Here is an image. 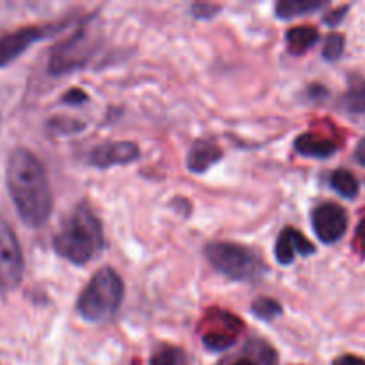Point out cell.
<instances>
[{
	"mask_svg": "<svg viewBox=\"0 0 365 365\" xmlns=\"http://www.w3.org/2000/svg\"><path fill=\"white\" fill-rule=\"evenodd\" d=\"M103 248L102 223L88 203H81L53 235V250L75 266L91 262Z\"/></svg>",
	"mask_w": 365,
	"mask_h": 365,
	"instance_id": "2",
	"label": "cell"
},
{
	"mask_svg": "<svg viewBox=\"0 0 365 365\" xmlns=\"http://www.w3.org/2000/svg\"><path fill=\"white\" fill-rule=\"evenodd\" d=\"M223 152L212 141H196L187 155V168L192 173H205L210 166L220 163Z\"/></svg>",
	"mask_w": 365,
	"mask_h": 365,
	"instance_id": "12",
	"label": "cell"
},
{
	"mask_svg": "<svg viewBox=\"0 0 365 365\" xmlns=\"http://www.w3.org/2000/svg\"><path fill=\"white\" fill-rule=\"evenodd\" d=\"M252 312L255 314V317L262 321H271L274 317H278L282 314V305L277 299L271 298H259L252 305Z\"/></svg>",
	"mask_w": 365,
	"mask_h": 365,
	"instance_id": "19",
	"label": "cell"
},
{
	"mask_svg": "<svg viewBox=\"0 0 365 365\" xmlns=\"http://www.w3.org/2000/svg\"><path fill=\"white\" fill-rule=\"evenodd\" d=\"M341 107L348 114H365V78L362 75H351L348 89L341 98Z\"/></svg>",
	"mask_w": 365,
	"mask_h": 365,
	"instance_id": "14",
	"label": "cell"
},
{
	"mask_svg": "<svg viewBox=\"0 0 365 365\" xmlns=\"http://www.w3.org/2000/svg\"><path fill=\"white\" fill-rule=\"evenodd\" d=\"M324 6L327 2L323 0H280L277 4V16L280 20H291V18L323 9Z\"/></svg>",
	"mask_w": 365,
	"mask_h": 365,
	"instance_id": "16",
	"label": "cell"
},
{
	"mask_svg": "<svg viewBox=\"0 0 365 365\" xmlns=\"http://www.w3.org/2000/svg\"><path fill=\"white\" fill-rule=\"evenodd\" d=\"M242 334V321L234 314L212 310L202 324L203 346L210 351H225L237 342Z\"/></svg>",
	"mask_w": 365,
	"mask_h": 365,
	"instance_id": "5",
	"label": "cell"
},
{
	"mask_svg": "<svg viewBox=\"0 0 365 365\" xmlns=\"http://www.w3.org/2000/svg\"><path fill=\"white\" fill-rule=\"evenodd\" d=\"M346 39L344 36L339 34V32H331L327 38V43H324L323 56L327 61H337L341 59L342 53H344Z\"/></svg>",
	"mask_w": 365,
	"mask_h": 365,
	"instance_id": "20",
	"label": "cell"
},
{
	"mask_svg": "<svg viewBox=\"0 0 365 365\" xmlns=\"http://www.w3.org/2000/svg\"><path fill=\"white\" fill-rule=\"evenodd\" d=\"M50 32H52L50 27H24L0 36V68L21 56L29 46L34 45L38 39L48 36Z\"/></svg>",
	"mask_w": 365,
	"mask_h": 365,
	"instance_id": "9",
	"label": "cell"
},
{
	"mask_svg": "<svg viewBox=\"0 0 365 365\" xmlns=\"http://www.w3.org/2000/svg\"><path fill=\"white\" fill-rule=\"evenodd\" d=\"M253 355H255L257 365H278V356L273 351L269 344L266 342H257V344H250Z\"/></svg>",
	"mask_w": 365,
	"mask_h": 365,
	"instance_id": "21",
	"label": "cell"
},
{
	"mask_svg": "<svg viewBox=\"0 0 365 365\" xmlns=\"http://www.w3.org/2000/svg\"><path fill=\"white\" fill-rule=\"evenodd\" d=\"M331 365H365V360L356 355H342L339 359H335Z\"/></svg>",
	"mask_w": 365,
	"mask_h": 365,
	"instance_id": "25",
	"label": "cell"
},
{
	"mask_svg": "<svg viewBox=\"0 0 365 365\" xmlns=\"http://www.w3.org/2000/svg\"><path fill=\"white\" fill-rule=\"evenodd\" d=\"M294 148L299 155L314 157V159H328L334 153H337L339 146L334 141L319 138L316 134H302L296 138Z\"/></svg>",
	"mask_w": 365,
	"mask_h": 365,
	"instance_id": "13",
	"label": "cell"
},
{
	"mask_svg": "<svg viewBox=\"0 0 365 365\" xmlns=\"http://www.w3.org/2000/svg\"><path fill=\"white\" fill-rule=\"evenodd\" d=\"M355 246L360 253L365 257V217L359 223L355 232Z\"/></svg>",
	"mask_w": 365,
	"mask_h": 365,
	"instance_id": "23",
	"label": "cell"
},
{
	"mask_svg": "<svg viewBox=\"0 0 365 365\" xmlns=\"http://www.w3.org/2000/svg\"><path fill=\"white\" fill-rule=\"evenodd\" d=\"M285 39H287L289 52L294 56H302L319 41V32L310 25H299V27H292L291 31H287Z\"/></svg>",
	"mask_w": 365,
	"mask_h": 365,
	"instance_id": "15",
	"label": "cell"
},
{
	"mask_svg": "<svg viewBox=\"0 0 365 365\" xmlns=\"http://www.w3.org/2000/svg\"><path fill=\"white\" fill-rule=\"evenodd\" d=\"M355 160L360 164V166L365 168V138L360 139V143L355 148Z\"/></svg>",
	"mask_w": 365,
	"mask_h": 365,
	"instance_id": "26",
	"label": "cell"
},
{
	"mask_svg": "<svg viewBox=\"0 0 365 365\" xmlns=\"http://www.w3.org/2000/svg\"><path fill=\"white\" fill-rule=\"evenodd\" d=\"M330 185L334 187L335 192H339L342 198H348V200H355L360 191L359 180H356L355 175L348 170L334 171L330 177Z\"/></svg>",
	"mask_w": 365,
	"mask_h": 365,
	"instance_id": "17",
	"label": "cell"
},
{
	"mask_svg": "<svg viewBox=\"0 0 365 365\" xmlns=\"http://www.w3.org/2000/svg\"><path fill=\"white\" fill-rule=\"evenodd\" d=\"M230 365H257V364H255V360H253V359H248V356H242V359L235 360V362L230 364Z\"/></svg>",
	"mask_w": 365,
	"mask_h": 365,
	"instance_id": "27",
	"label": "cell"
},
{
	"mask_svg": "<svg viewBox=\"0 0 365 365\" xmlns=\"http://www.w3.org/2000/svg\"><path fill=\"white\" fill-rule=\"evenodd\" d=\"M6 182L21 221L31 228L43 227L52 214V189L41 160L27 148L13 150Z\"/></svg>",
	"mask_w": 365,
	"mask_h": 365,
	"instance_id": "1",
	"label": "cell"
},
{
	"mask_svg": "<svg viewBox=\"0 0 365 365\" xmlns=\"http://www.w3.org/2000/svg\"><path fill=\"white\" fill-rule=\"evenodd\" d=\"M123 280L110 267H103L89 280L78 296L77 310L89 323H103L110 319L123 302Z\"/></svg>",
	"mask_w": 365,
	"mask_h": 365,
	"instance_id": "3",
	"label": "cell"
},
{
	"mask_svg": "<svg viewBox=\"0 0 365 365\" xmlns=\"http://www.w3.org/2000/svg\"><path fill=\"white\" fill-rule=\"evenodd\" d=\"M348 9H349V6H342L341 9L331 11L330 14H327V16H324V24L330 25V27H335V25H339L342 20H344V16H346V13H348Z\"/></svg>",
	"mask_w": 365,
	"mask_h": 365,
	"instance_id": "22",
	"label": "cell"
},
{
	"mask_svg": "<svg viewBox=\"0 0 365 365\" xmlns=\"http://www.w3.org/2000/svg\"><path fill=\"white\" fill-rule=\"evenodd\" d=\"M88 100V95H86L82 89H71V91H68L66 95L63 96V102L66 103H82Z\"/></svg>",
	"mask_w": 365,
	"mask_h": 365,
	"instance_id": "24",
	"label": "cell"
},
{
	"mask_svg": "<svg viewBox=\"0 0 365 365\" xmlns=\"http://www.w3.org/2000/svg\"><path fill=\"white\" fill-rule=\"evenodd\" d=\"M150 365H191L189 364L187 355L180 348L168 346L157 351L150 360Z\"/></svg>",
	"mask_w": 365,
	"mask_h": 365,
	"instance_id": "18",
	"label": "cell"
},
{
	"mask_svg": "<svg viewBox=\"0 0 365 365\" xmlns=\"http://www.w3.org/2000/svg\"><path fill=\"white\" fill-rule=\"evenodd\" d=\"M205 257L220 273L230 280H255L266 273L262 260L252 250L235 242H210L205 248Z\"/></svg>",
	"mask_w": 365,
	"mask_h": 365,
	"instance_id": "4",
	"label": "cell"
},
{
	"mask_svg": "<svg viewBox=\"0 0 365 365\" xmlns=\"http://www.w3.org/2000/svg\"><path fill=\"white\" fill-rule=\"evenodd\" d=\"M314 252H316V248H314L312 242L302 232L291 227L282 230V234L277 239V245H274V255L282 266H289V264L294 262L296 255L309 257Z\"/></svg>",
	"mask_w": 365,
	"mask_h": 365,
	"instance_id": "11",
	"label": "cell"
},
{
	"mask_svg": "<svg viewBox=\"0 0 365 365\" xmlns=\"http://www.w3.org/2000/svg\"><path fill=\"white\" fill-rule=\"evenodd\" d=\"M86 56H88V53L84 52V32H78V34H75L70 41H66L64 45L57 46V48L53 50L48 63V71L52 75L68 73V71L82 66L84 61L88 59Z\"/></svg>",
	"mask_w": 365,
	"mask_h": 365,
	"instance_id": "10",
	"label": "cell"
},
{
	"mask_svg": "<svg viewBox=\"0 0 365 365\" xmlns=\"http://www.w3.org/2000/svg\"><path fill=\"white\" fill-rule=\"evenodd\" d=\"M139 157V146L132 141H107L98 145L89 153V164L107 170L134 163Z\"/></svg>",
	"mask_w": 365,
	"mask_h": 365,
	"instance_id": "8",
	"label": "cell"
},
{
	"mask_svg": "<svg viewBox=\"0 0 365 365\" xmlns=\"http://www.w3.org/2000/svg\"><path fill=\"white\" fill-rule=\"evenodd\" d=\"M0 123H2V118H0Z\"/></svg>",
	"mask_w": 365,
	"mask_h": 365,
	"instance_id": "28",
	"label": "cell"
},
{
	"mask_svg": "<svg viewBox=\"0 0 365 365\" xmlns=\"http://www.w3.org/2000/svg\"><path fill=\"white\" fill-rule=\"evenodd\" d=\"M348 214L337 203H321L312 212V228L324 245H335L348 230Z\"/></svg>",
	"mask_w": 365,
	"mask_h": 365,
	"instance_id": "7",
	"label": "cell"
},
{
	"mask_svg": "<svg viewBox=\"0 0 365 365\" xmlns=\"http://www.w3.org/2000/svg\"><path fill=\"white\" fill-rule=\"evenodd\" d=\"M24 278V253L13 228L0 217V287L11 291Z\"/></svg>",
	"mask_w": 365,
	"mask_h": 365,
	"instance_id": "6",
	"label": "cell"
}]
</instances>
